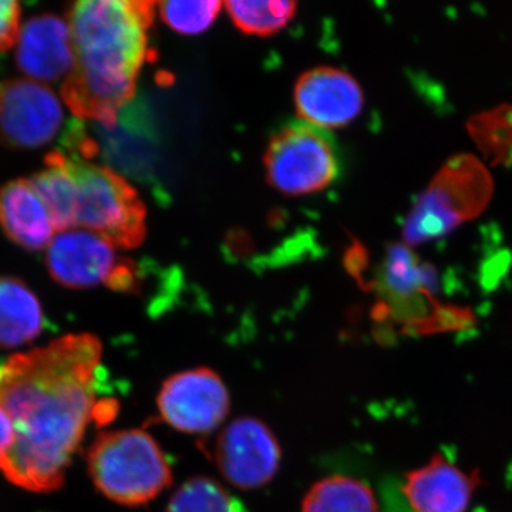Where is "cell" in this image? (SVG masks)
<instances>
[{
    "label": "cell",
    "mask_w": 512,
    "mask_h": 512,
    "mask_svg": "<svg viewBox=\"0 0 512 512\" xmlns=\"http://www.w3.org/2000/svg\"><path fill=\"white\" fill-rule=\"evenodd\" d=\"M493 194V175L483 160L468 153L448 158L407 215L404 245L417 247L447 237L480 217Z\"/></svg>",
    "instance_id": "cell-4"
},
{
    "label": "cell",
    "mask_w": 512,
    "mask_h": 512,
    "mask_svg": "<svg viewBox=\"0 0 512 512\" xmlns=\"http://www.w3.org/2000/svg\"><path fill=\"white\" fill-rule=\"evenodd\" d=\"M467 133L491 167L512 165V104H500L474 114Z\"/></svg>",
    "instance_id": "cell-19"
},
{
    "label": "cell",
    "mask_w": 512,
    "mask_h": 512,
    "mask_svg": "<svg viewBox=\"0 0 512 512\" xmlns=\"http://www.w3.org/2000/svg\"><path fill=\"white\" fill-rule=\"evenodd\" d=\"M94 487L107 500L141 507L173 484V468L157 440L141 429L103 431L86 456Z\"/></svg>",
    "instance_id": "cell-3"
},
{
    "label": "cell",
    "mask_w": 512,
    "mask_h": 512,
    "mask_svg": "<svg viewBox=\"0 0 512 512\" xmlns=\"http://www.w3.org/2000/svg\"><path fill=\"white\" fill-rule=\"evenodd\" d=\"M264 164L269 184L286 195L325 190L340 171L332 138L308 123H293L275 134L266 148Z\"/></svg>",
    "instance_id": "cell-6"
},
{
    "label": "cell",
    "mask_w": 512,
    "mask_h": 512,
    "mask_svg": "<svg viewBox=\"0 0 512 512\" xmlns=\"http://www.w3.org/2000/svg\"><path fill=\"white\" fill-rule=\"evenodd\" d=\"M302 512H379V507L372 488L362 480L333 476L309 488Z\"/></svg>",
    "instance_id": "cell-17"
},
{
    "label": "cell",
    "mask_w": 512,
    "mask_h": 512,
    "mask_svg": "<svg viewBox=\"0 0 512 512\" xmlns=\"http://www.w3.org/2000/svg\"><path fill=\"white\" fill-rule=\"evenodd\" d=\"M229 18L248 35H274L288 25L296 10L295 2L286 0H239L227 2Z\"/></svg>",
    "instance_id": "cell-20"
},
{
    "label": "cell",
    "mask_w": 512,
    "mask_h": 512,
    "mask_svg": "<svg viewBox=\"0 0 512 512\" xmlns=\"http://www.w3.org/2000/svg\"><path fill=\"white\" fill-rule=\"evenodd\" d=\"M103 343L92 333H70L0 363V407L15 439L0 460L6 480L33 493L59 490L96 421L94 383Z\"/></svg>",
    "instance_id": "cell-1"
},
{
    "label": "cell",
    "mask_w": 512,
    "mask_h": 512,
    "mask_svg": "<svg viewBox=\"0 0 512 512\" xmlns=\"http://www.w3.org/2000/svg\"><path fill=\"white\" fill-rule=\"evenodd\" d=\"M13 439H15V427H13L9 414L0 407V460L8 454Z\"/></svg>",
    "instance_id": "cell-24"
},
{
    "label": "cell",
    "mask_w": 512,
    "mask_h": 512,
    "mask_svg": "<svg viewBox=\"0 0 512 512\" xmlns=\"http://www.w3.org/2000/svg\"><path fill=\"white\" fill-rule=\"evenodd\" d=\"M164 512H238V508L217 480L192 477L174 491Z\"/></svg>",
    "instance_id": "cell-21"
},
{
    "label": "cell",
    "mask_w": 512,
    "mask_h": 512,
    "mask_svg": "<svg viewBox=\"0 0 512 512\" xmlns=\"http://www.w3.org/2000/svg\"><path fill=\"white\" fill-rule=\"evenodd\" d=\"M477 487L476 473H467L436 454L429 463L407 474L403 491L413 512H466Z\"/></svg>",
    "instance_id": "cell-12"
},
{
    "label": "cell",
    "mask_w": 512,
    "mask_h": 512,
    "mask_svg": "<svg viewBox=\"0 0 512 512\" xmlns=\"http://www.w3.org/2000/svg\"><path fill=\"white\" fill-rule=\"evenodd\" d=\"M154 8L147 0H82L67 12L73 63L62 99L74 116L116 124L148 59Z\"/></svg>",
    "instance_id": "cell-2"
},
{
    "label": "cell",
    "mask_w": 512,
    "mask_h": 512,
    "mask_svg": "<svg viewBox=\"0 0 512 512\" xmlns=\"http://www.w3.org/2000/svg\"><path fill=\"white\" fill-rule=\"evenodd\" d=\"M434 285L433 268L421 262L410 247L389 245L376 276V291L383 299V315L402 318L410 308H416L423 301H433Z\"/></svg>",
    "instance_id": "cell-14"
},
{
    "label": "cell",
    "mask_w": 512,
    "mask_h": 512,
    "mask_svg": "<svg viewBox=\"0 0 512 512\" xmlns=\"http://www.w3.org/2000/svg\"><path fill=\"white\" fill-rule=\"evenodd\" d=\"M22 6L15 0H0V52L12 49L20 35Z\"/></svg>",
    "instance_id": "cell-23"
},
{
    "label": "cell",
    "mask_w": 512,
    "mask_h": 512,
    "mask_svg": "<svg viewBox=\"0 0 512 512\" xmlns=\"http://www.w3.org/2000/svg\"><path fill=\"white\" fill-rule=\"evenodd\" d=\"M295 103L305 123L318 128L348 126L365 106L362 87L343 70L318 67L299 77Z\"/></svg>",
    "instance_id": "cell-11"
},
{
    "label": "cell",
    "mask_w": 512,
    "mask_h": 512,
    "mask_svg": "<svg viewBox=\"0 0 512 512\" xmlns=\"http://www.w3.org/2000/svg\"><path fill=\"white\" fill-rule=\"evenodd\" d=\"M63 124V109L55 93L30 79L0 83V144L32 150L49 144Z\"/></svg>",
    "instance_id": "cell-10"
},
{
    "label": "cell",
    "mask_w": 512,
    "mask_h": 512,
    "mask_svg": "<svg viewBox=\"0 0 512 512\" xmlns=\"http://www.w3.org/2000/svg\"><path fill=\"white\" fill-rule=\"evenodd\" d=\"M46 266L57 284L70 289L104 285L117 292H136L137 266L121 258L116 247L86 229L59 232L47 247Z\"/></svg>",
    "instance_id": "cell-7"
},
{
    "label": "cell",
    "mask_w": 512,
    "mask_h": 512,
    "mask_svg": "<svg viewBox=\"0 0 512 512\" xmlns=\"http://www.w3.org/2000/svg\"><path fill=\"white\" fill-rule=\"evenodd\" d=\"M16 63L20 72L39 83L66 79L72 69V39L67 20L55 15L30 19L16 43Z\"/></svg>",
    "instance_id": "cell-13"
},
{
    "label": "cell",
    "mask_w": 512,
    "mask_h": 512,
    "mask_svg": "<svg viewBox=\"0 0 512 512\" xmlns=\"http://www.w3.org/2000/svg\"><path fill=\"white\" fill-rule=\"evenodd\" d=\"M62 158L76 192V228L94 232L116 248H137L147 232V211L137 191L109 167L70 153Z\"/></svg>",
    "instance_id": "cell-5"
},
{
    "label": "cell",
    "mask_w": 512,
    "mask_h": 512,
    "mask_svg": "<svg viewBox=\"0 0 512 512\" xmlns=\"http://www.w3.org/2000/svg\"><path fill=\"white\" fill-rule=\"evenodd\" d=\"M222 3L210 0L200 2H161V19L175 32L183 35H198L205 32L220 13Z\"/></svg>",
    "instance_id": "cell-22"
},
{
    "label": "cell",
    "mask_w": 512,
    "mask_h": 512,
    "mask_svg": "<svg viewBox=\"0 0 512 512\" xmlns=\"http://www.w3.org/2000/svg\"><path fill=\"white\" fill-rule=\"evenodd\" d=\"M231 399L227 384L210 367L184 370L164 380L157 410L165 424L185 434L205 436L224 423Z\"/></svg>",
    "instance_id": "cell-8"
},
{
    "label": "cell",
    "mask_w": 512,
    "mask_h": 512,
    "mask_svg": "<svg viewBox=\"0 0 512 512\" xmlns=\"http://www.w3.org/2000/svg\"><path fill=\"white\" fill-rule=\"evenodd\" d=\"M281 460L282 450L274 431L255 417L232 420L215 440L218 471L239 490H258L271 483Z\"/></svg>",
    "instance_id": "cell-9"
},
{
    "label": "cell",
    "mask_w": 512,
    "mask_h": 512,
    "mask_svg": "<svg viewBox=\"0 0 512 512\" xmlns=\"http://www.w3.org/2000/svg\"><path fill=\"white\" fill-rule=\"evenodd\" d=\"M45 329V313L36 293L16 276H0V349L22 348Z\"/></svg>",
    "instance_id": "cell-16"
},
{
    "label": "cell",
    "mask_w": 512,
    "mask_h": 512,
    "mask_svg": "<svg viewBox=\"0 0 512 512\" xmlns=\"http://www.w3.org/2000/svg\"><path fill=\"white\" fill-rule=\"evenodd\" d=\"M30 181L45 201L57 234L76 229V192L62 153L53 151L47 154L45 168L33 175Z\"/></svg>",
    "instance_id": "cell-18"
},
{
    "label": "cell",
    "mask_w": 512,
    "mask_h": 512,
    "mask_svg": "<svg viewBox=\"0 0 512 512\" xmlns=\"http://www.w3.org/2000/svg\"><path fill=\"white\" fill-rule=\"evenodd\" d=\"M0 227L10 241L28 251L47 249L57 232L45 201L26 178L0 188Z\"/></svg>",
    "instance_id": "cell-15"
}]
</instances>
